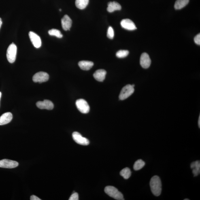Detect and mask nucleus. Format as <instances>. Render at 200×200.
I'll list each match as a JSON object with an SVG mask.
<instances>
[{
    "label": "nucleus",
    "mask_w": 200,
    "mask_h": 200,
    "mask_svg": "<svg viewBox=\"0 0 200 200\" xmlns=\"http://www.w3.org/2000/svg\"><path fill=\"white\" fill-rule=\"evenodd\" d=\"M151 190L153 194L156 197L161 194L162 192V183L159 177L154 176L151 179L150 182Z\"/></svg>",
    "instance_id": "nucleus-1"
},
{
    "label": "nucleus",
    "mask_w": 200,
    "mask_h": 200,
    "mask_svg": "<svg viewBox=\"0 0 200 200\" xmlns=\"http://www.w3.org/2000/svg\"><path fill=\"white\" fill-rule=\"evenodd\" d=\"M105 192L107 195L118 200H124L123 195L117 189L112 186H107L105 189Z\"/></svg>",
    "instance_id": "nucleus-2"
},
{
    "label": "nucleus",
    "mask_w": 200,
    "mask_h": 200,
    "mask_svg": "<svg viewBox=\"0 0 200 200\" xmlns=\"http://www.w3.org/2000/svg\"><path fill=\"white\" fill-rule=\"evenodd\" d=\"M17 46L14 43L9 45L7 49V60L11 63L15 61L17 54Z\"/></svg>",
    "instance_id": "nucleus-3"
},
{
    "label": "nucleus",
    "mask_w": 200,
    "mask_h": 200,
    "mask_svg": "<svg viewBox=\"0 0 200 200\" xmlns=\"http://www.w3.org/2000/svg\"><path fill=\"white\" fill-rule=\"evenodd\" d=\"M134 92V88L132 85H128L124 87L120 92L119 98L121 100H124L128 98Z\"/></svg>",
    "instance_id": "nucleus-4"
},
{
    "label": "nucleus",
    "mask_w": 200,
    "mask_h": 200,
    "mask_svg": "<svg viewBox=\"0 0 200 200\" xmlns=\"http://www.w3.org/2000/svg\"><path fill=\"white\" fill-rule=\"evenodd\" d=\"M76 105L78 110L83 114H87L89 112L90 107L85 100L83 99L77 100Z\"/></svg>",
    "instance_id": "nucleus-5"
},
{
    "label": "nucleus",
    "mask_w": 200,
    "mask_h": 200,
    "mask_svg": "<svg viewBox=\"0 0 200 200\" xmlns=\"http://www.w3.org/2000/svg\"><path fill=\"white\" fill-rule=\"evenodd\" d=\"M49 75L46 72H37L34 75L33 77V80L35 83H41L46 82L49 80Z\"/></svg>",
    "instance_id": "nucleus-6"
},
{
    "label": "nucleus",
    "mask_w": 200,
    "mask_h": 200,
    "mask_svg": "<svg viewBox=\"0 0 200 200\" xmlns=\"http://www.w3.org/2000/svg\"><path fill=\"white\" fill-rule=\"evenodd\" d=\"M73 140L78 144L82 145H88L89 144V141L87 139L83 137L78 132H74L72 134Z\"/></svg>",
    "instance_id": "nucleus-7"
},
{
    "label": "nucleus",
    "mask_w": 200,
    "mask_h": 200,
    "mask_svg": "<svg viewBox=\"0 0 200 200\" xmlns=\"http://www.w3.org/2000/svg\"><path fill=\"white\" fill-rule=\"evenodd\" d=\"M18 162L14 160L4 159L0 160V167L5 168L12 169L17 167Z\"/></svg>",
    "instance_id": "nucleus-8"
},
{
    "label": "nucleus",
    "mask_w": 200,
    "mask_h": 200,
    "mask_svg": "<svg viewBox=\"0 0 200 200\" xmlns=\"http://www.w3.org/2000/svg\"><path fill=\"white\" fill-rule=\"evenodd\" d=\"M29 38L34 46L36 48H40L41 45V41L40 37L33 32H30L29 33Z\"/></svg>",
    "instance_id": "nucleus-9"
},
{
    "label": "nucleus",
    "mask_w": 200,
    "mask_h": 200,
    "mask_svg": "<svg viewBox=\"0 0 200 200\" xmlns=\"http://www.w3.org/2000/svg\"><path fill=\"white\" fill-rule=\"evenodd\" d=\"M37 106L41 109H47L51 110L53 109L54 105L53 103L50 100H45L43 101H39L36 103Z\"/></svg>",
    "instance_id": "nucleus-10"
},
{
    "label": "nucleus",
    "mask_w": 200,
    "mask_h": 200,
    "mask_svg": "<svg viewBox=\"0 0 200 200\" xmlns=\"http://www.w3.org/2000/svg\"><path fill=\"white\" fill-rule=\"evenodd\" d=\"M120 24L124 29L129 31H133L137 29L135 24L133 21L128 19L123 20L120 22Z\"/></svg>",
    "instance_id": "nucleus-11"
},
{
    "label": "nucleus",
    "mask_w": 200,
    "mask_h": 200,
    "mask_svg": "<svg viewBox=\"0 0 200 200\" xmlns=\"http://www.w3.org/2000/svg\"><path fill=\"white\" fill-rule=\"evenodd\" d=\"M151 61L150 56L146 53H143L141 56L140 64L143 68L147 69L150 67Z\"/></svg>",
    "instance_id": "nucleus-12"
},
{
    "label": "nucleus",
    "mask_w": 200,
    "mask_h": 200,
    "mask_svg": "<svg viewBox=\"0 0 200 200\" xmlns=\"http://www.w3.org/2000/svg\"><path fill=\"white\" fill-rule=\"evenodd\" d=\"M61 24L63 29L66 31H68L71 27L72 20L67 15H65L62 19Z\"/></svg>",
    "instance_id": "nucleus-13"
},
{
    "label": "nucleus",
    "mask_w": 200,
    "mask_h": 200,
    "mask_svg": "<svg viewBox=\"0 0 200 200\" xmlns=\"http://www.w3.org/2000/svg\"><path fill=\"white\" fill-rule=\"evenodd\" d=\"M13 118L12 114L11 112H7L0 117V125H5L11 122Z\"/></svg>",
    "instance_id": "nucleus-14"
},
{
    "label": "nucleus",
    "mask_w": 200,
    "mask_h": 200,
    "mask_svg": "<svg viewBox=\"0 0 200 200\" xmlns=\"http://www.w3.org/2000/svg\"><path fill=\"white\" fill-rule=\"evenodd\" d=\"M107 72L104 69L98 70L94 73L93 76L96 80L99 82H103L105 80Z\"/></svg>",
    "instance_id": "nucleus-15"
},
{
    "label": "nucleus",
    "mask_w": 200,
    "mask_h": 200,
    "mask_svg": "<svg viewBox=\"0 0 200 200\" xmlns=\"http://www.w3.org/2000/svg\"><path fill=\"white\" fill-rule=\"evenodd\" d=\"M107 10L108 12L112 13L115 11H120L122 7L120 3L116 2H111L108 3Z\"/></svg>",
    "instance_id": "nucleus-16"
},
{
    "label": "nucleus",
    "mask_w": 200,
    "mask_h": 200,
    "mask_svg": "<svg viewBox=\"0 0 200 200\" xmlns=\"http://www.w3.org/2000/svg\"><path fill=\"white\" fill-rule=\"evenodd\" d=\"M78 65L80 69L83 70L88 71L93 67L94 63L91 61L82 60L79 62Z\"/></svg>",
    "instance_id": "nucleus-17"
},
{
    "label": "nucleus",
    "mask_w": 200,
    "mask_h": 200,
    "mask_svg": "<svg viewBox=\"0 0 200 200\" xmlns=\"http://www.w3.org/2000/svg\"><path fill=\"white\" fill-rule=\"evenodd\" d=\"M190 168L192 169V173L194 176H197L200 173V162L199 160H197L192 162L190 165Z\"/></svg>",
    "instance_id": "nucleus-18"
},
{
    "label": "nucleus",
    "mask_w": 200,
    "mask_h": 200,
    "mask_svg": "<svg viewBox=\"0 0 200 200\" xmlns=\"http://www.w3.org/2000/svg\"><path fill=\"white\" fill-rule=\"evenodd\" d=\"M189 0H177L175 4V8L177 10L182 9L188 4Z\"/></svg>",
    "instance_id": "nucleus-19"
},
{
    "label": "nucleus",
    "mask_w": 200,
    "mask_h": 200,
    "mask_svg": "<svg viewBox=\"0 0 200 200\" xmlns=\"http://www.w3.org/2000/svg\"><path fill=\"white\" fill-rule=\"evenodd\" d=\"M89 2V0H76L75 5L77 8L84 9L86 8Z\"/></svg>",
    "instance_id": "nucleus-20"
},
{
    "label": "nucleus",
    "mask_w": 200,
    "mask_h": 200,
    "mask_svg": "<svg viewBox=\"0 0 200 200\" xmlns=\"http://www.w3.org/2000/svg\"><path fill=\"white\" fill-rule=\"evenodd\" d=\"M120 174L124 179L127 180L131 176V170L128 167L124 168L120 172Z\"/></svg>",
    "instance_id": "nucleus-21"
},
{
    "label": "nucleus",
    "mask_w": 200,
    "mask_h": 200,
    "mask_svg": "<svg viewBox=\"0 0 200 200\" xmlns=\"http://www.w3.org/2000/svg\"><path fill=\"white\" fill-rule=\"evenodd\" d=\"M145 163L142 160L139 159L135 162L133 165V169L135 171H138L144 167Z\"/></svg>",
    "instance_id": "nucleus-22"
},
{
    "label": "nucleus",
    "mask_w": 200,
    "mask_h": 200,
    "mask_svg": "<svg viewBox=\"0 0 200 200\" xmlns=\"http://www.w3.org/2000/svg\"><path fill=\"white\" fill-rule=\"evenodd\" d=\"M49 35L53 36H55L58 38H61L63 37V35L60 32L58 29H53L48 31Z\"/></svg>",
    "instance_id": "nucleus-23"
},
{
    "label": "nucleus",
    "mask_w": 200,
    "mask_h": 200,
    "mask_svg": "<svg viewBox=\"0 0 200 200\" xmlns=\"http://www.w3.org/2000/svg\"><path fill=\"white\" fill-rule=\"evenodd\" d=\"M129 54L127 50H120L116 53V56L118 58H124L127 56Z\"/></svg>",
    "instance_id": "nucleus-24"
},
{
    "label": "nucleus",
    "mask_w": 200,
    "mask_h": 200,
    "mask_svg": "<svg viewBox=\"0 0 200 200\" xmlns=\"http://www.w3.org/2000/svg\"><path fill=\"white\" fill-rule=\"evenodd\" d=\"M107 36L109 39H112L114 38V30L111 26L109 27L108 30H107Z\"/></svg>",
    "instance_id": "nucleus-25"
},
{
    "label": "nucleus",
    "mask_w": 200,
    "mask_h": 200,
    "mask_svg": "<svg viewBox=\"0 0 200 200\" xmlns=\"http://www.w3.org/2000/svg\"><path fill=\"white\" fill-rule=\"evenodd\" d=\"M69 200H79V195L78 193L75 192L73 193L70 197Z\"/></svg>",
    "instance_id": "nucleus-26"
},
{
    "label": "nucleus",
    "mask_w": 200,
    "mask_h": 200,
    "mask_svg": "<svg viewBox=\"0 0 200 200\" xmlns=\"http://www.w3.org/2000/svg\"><path fill=\"white\" fill-rule=\"evenodd\" d=\"M194 41L196 44L198 45H200V33L198 34L194 38Z\"/></svg>",
    "instance_id": "nucleus-27"
},
{
    "label": "nucleus",
    "mask_w": 200,
    "mask_h": 200,
    "mask_svg": "<svg viewBox=\"0 0 200 200\" xmlns=\"http://www.w3.org/2000/svg\"><path fill=\"white\" fill-rule=\"evenodd\" d=\"M30 200H41V199L39 198L38 197H37L35 195H32L30 197Z\"/></svg>",
    "instance_id": "nucleus-28"
},
{
    "label": "nucleus",
    "mask_w": 200,
    "mask_h": 200,
    "mask_svg": "<svg viewBox=\"0 0 200 200\" xmlns=\"http://www.w3.org/2000/svg\"><path fill=\"white\" fill-rule=\"evenodd\" d=\"M2 20L1 18H0V29H1V28L2 25Z\"/></svg>",
    "instance_id": "nucleus-29"
},
{
    "label": "nucleus",
    "mask_w": 200,
    "mask_h": 200,
    "mask_svg": "<svg viewBox=\"0 0 200 200\" xmlns=\"http://www.w3.org/2000/svg\"><path fill=\"white\" fill-rule=\"evenodd\" d=\"M198 126L199 128H200V116H199V118L198 120Z\"/></svg>",
    "instance_id": "nucleus-30"
},
{
    "label": "nucleus",
    "mask_w": 200,
    "mask_h": 200,
    "mask_svg": "<svg viewBox=\"0 0 200 200\" xmlns=\"http://www.w3.org/2000/svg\"><path fill=\"white\" fill-rule=\"evenodd\" d=\"M1 95H2L1 92H0V100H1Z\"/></svg>",
    "instance_id": "nucleus-31"
},
{
    "label": "nucleus",
    "mask_w": 200,
    "mask_h": 200,
    "mask_svg": "<svg viewBox=\"0 0 200 200\" xmlns=\"http://www.w3.org/2000/svg\"><path fill=\"white\" fill-rule=\"evenodd\" d=\"M189 200V199H184V200Z\"/></svg>",
    "instance_id": "nucleus-32"
},
{
    "label": "nucleus",
    "mask_w": 200,
    "mask_h": 200,
    "mask_svg": "<svg viewBox=\"0 0 200 200\" xmlns=\"http://www.w3.org/2000/svg\"><path fill=\"white\" fill-rule=\"evenodd\" d=\"M59 11H61L62 10H61V9H60Z\"/></svg>",
    "instance_id": "nucleus-33"
}]
</instances>
